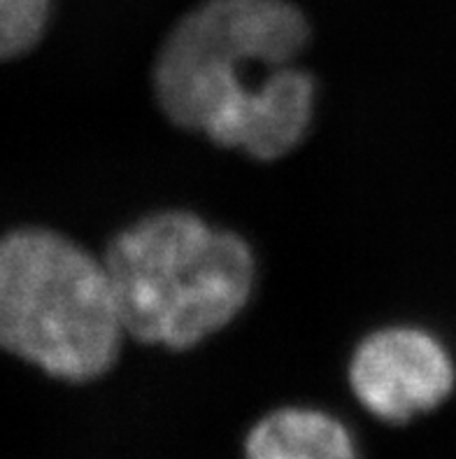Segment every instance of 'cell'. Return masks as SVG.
<instances>
[{"mask_svg":"<svg viewBox=\"0 0 456 459\" xmlns=\"http://www.w3.org/2000/svg\"><path fill=\"white\" fill-rule=\"evenodd\" d=\"M310 26L294 0H198L168 33L156 99L177 126L271 161L312 122L314 82L294 65Z\"/></svg>","mask_w":456,"mask_h":459,"instance_id":"1","label":"cell"},{"mask_svg":"<svg viewBox=\"0 0 456 459\" xmlns=\"http://www.w3.org/2000/svg\"><path fill=\"white\" fill-rule=\"evenodd\" d=\"M124 332L186 350L245 308L254 259L236 233L191 212H159L119 233L103 259Z\"/></svg>","mask_w":456,"mask_h":459,"instance_id":"2","label":"cell"},{"mask_svg":"<svg viewBox=\"0 0 456 459\" xmlns=\"http://www.w3.org/2000/svg\"><path fill=\"white\" fill-rule=\"evenodd\" d=\"M124 333L103 262L49 229H17L0 238L5 352L54 378L84 383L110 371Z\"/></svg>","mask_w":456,"mask_h":459,"instance_id":"3","label":"cell"},{"mask_svg":"<svg viewBox=\"0 0 456 459\" xmlns=\"http://www.w3.org/2000/svg\"><path fill=\"white\" fill-rule=\"evenodd\" d=\"M349 383L370 413L405 422L445 402L454 387V364L434 336L384 329L358 345Z\"/></svg>","mask_w":456,"mask_h":459,"instance_id":"4","label":"cell"},{"mask_svg":"<svg viewBox=\"0 0 456 459\" xmlns=\"http://www.w3.org/2000/svg\"><path fill=\"white\" fill-rule=\"evenodd\" d=\"M245 459H357L349 431L322 411L284 408L249 431Z\"/></svg>","mask_w":456,"mask_h":459,"instance_id":"5","label":"cell"},{"mask_svg":"<svg viewBox=\"0 0 456 459\" xmlns=\"http://www.w3.org/2000/svg\"><path fill=\"white\" fill-rule=\"evenodd\" d=\"M54 0H0V64L30 52L52 19Z\"/></svg>","mask_w":456,"mask_h":459,"instance_id":"6","label":"cell"}]
</instances>
